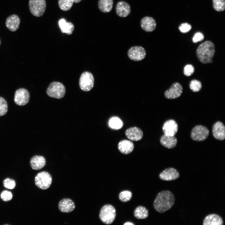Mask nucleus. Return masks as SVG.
<instances>
[{
  "instance_id": "29",
  "label": "nucleus",
  "mask_w": 225,
  "mask_h": 225,
  "mask_svg": "<svg viewBox=\"0 0 225 225\" xmlns=\"http://www.w3.org/2000/svg\"><path fill=\"white\" fill-rule=\"evenodd\" d=\"M214 9L218 12L223 11L225 9V0H212Z\"/></svg>"
},
{
  "instance_id": "10",
  "label": "nucleus",
  "mask_w": 225,
  "mask_h": 225,
  "mask_svg": "<svg viewBox=\"0 0 225 225\" xmlns=\"http://www.w3.org/2000/svg\"><path fill=\"white\" fill-rule=\"evenodd\" d=\"M128 55L129 58L134 61H140L146 56L145 49L142 47L135 46L131 47L128 50Z\"/></svg>"
},
{
  "instance_id": "28",
  "label": "nucleus",
  "mask_w": 225,
  "mask_h": 225,
  "mask_svg": "<svg viewBox=\"0 0 225 225\" xmlns=\"http://www.w3.org/2000/svg\"><path fill=\"white\" fill-rule=\"evenodd\" d=\"M109 124L111 128L115 129H120L123 126L122 122L117 117L112 118L109 121Z\"/></svg>"
},
{
  "instance_id": "8",
  "label": "nucleus",
  "mask_w": 225,
  "mask_h": 225,
  "mask_svg": "<svg viewBox=\"0 0 225 225\" xmlns=\"http://www.w3.org/2000/svg\"><path fill=\"white\" fill-rule=\"evenodd\" d=\"M209 134V131L206 127L198 125L194 127L192 129L191 137L193 140L201 142L207 138Z\"/></svg>"
},
{
  "instance_id": "12",
  "label": "nucleus",
  "mask_w": 225,
  "mask_h": 225,
  "mask_svg": "<svg viewBox=\"0 0 225 225\" xmlns=\"http://www.w3.org/2000/svg\"><path fill=\"white\" fill-rule=\"evenodd\" d=\"M179 176V172L176 169L169 168L163 171L159 174V178L164 181H171L177 179Z\"/></svg>"
},
{
  "instance_id": "13",
  "label": "nucleus",
  "mask_w": 225,
  "mask_h": 225,
  "mask_svg": "<svg viewBox=\"0 0 225 225\" xmlns=\"http://www.w3.org/2000/svg\"><path fill=\"white\" fill-rule=\"evenodd\" d=\"M178 129V124L172 119L166 121L162 127L163 132L164 134L166 135L174 136L177 133Z\"/></svg>"
},
{
  "instance_id": "33",
  "label": "nucleus",
  "mask_w": 225,
  "mask_h": 225,
  "mask_svg": "<svg viewBox=\"0 0 225 225\" xmlns=\"http://www.w3.org/2000/svg\"><path fill=\"white\" fill-rule=\"evenodd\" d=\"M3 184L5 188L10 189L14 188L16 187L15 181L14 180L9 178H7L4 180L3 182Z\"/></svg>"
},
{
  "instance_id": "39",
  "label": "nucleus",
  "mask_w": 225,
  "mask_h": 225,
  "mask_svg": "<svg viewBox=\"0 0 225 225\" xmlns=\"http://www.w3.org/2000/svg\"><path fill=\"white\" fill-rule=\"evenodd\" d=\"M73 2L76 3H79L82 0H73Z\"/></svg>"
},
{
  "instance_id": "35",
  "label": "nucleus",
  "mask_w": 225,
  "mask_h": 225,
  "mask_svg": "<svg viewBox=\"0 0 225 225\" xmlns=\"http://www.w3.org/2000/svg\"><path fill=\"white\" fill-rule=\"evenodd\" d=\"M194 71V68L192 65L188 64L184 68L183 73L185 76H190L193 74Z\"/></svg>"
},
{
  "instance_id": "19",
  "label": "nucleus",
  "mask_w": 225,
  "mask_h": 225,
  "mask_svg": "<svg viewBox=\"0 0 225 225\" xmlns=\"http://www.w3.org/2000/svg\"><path fill=\"white\" fill-rule=\"evenodd\" d=\"M58 207L62 212L69 213L72 211L75 208L74 202L69 198H63L58 203Z\"/></svg>"
},
{
  "instance_id": "34",
  "label": "nucleus",
  "mask_w": 225,
  "mask_h": 225,
  "mask_svg": "<svg viewBox=\"0 0 225 225\" xmlns=\"http://www.w3.org/2000/svg\"><path fill=\"white\" fill-rule=\"evenodd\" d=\"M12 193L8 190H4L1 193L0 197L3 201L7 202L11 200L12 198Z\"/></svg>"
},
{
  "instance_id": "6",
  "label": "nucleus",
  "mask_w": 225,
  "mask_h": 225,
  "mask_svg": "<svg viewBox=\"0 0 225 225\" xmlns=\"http://www.w3.org/2000/svg\"><path fill=\"white\" fill-rule=\"evenodd\" d=\"M29 7L31 13L36 17H40L44 13L46 7L45 0H29Z\"/></svg>"
},
{
  "instance_id": "1",
  "label": "nucleus",
  "mask_w": 225,
  "mask_h": 225,
  "mask_svg": "<svg viewBox=\"0 0 225 225\" xmlns=\"http://www.w3.org/2000/svg\"><path fill=\"white\" fill-rule=\"evenodd\" d=\"M175 201V197L171 191H162L156 196L153 202V207L157 212L162 213L170 209L174 205Z\"/></svg>"
},
{
  "instance_id": "15",
  "label": "nucleus",
  "mask_w": 225,
  "mask_h": 225,
  "mask_svg": "<svg viewBox=\"0 0 225 225\" xmlns=\"http://www.w3.org/2000/svg\"><path fill=\"white\" fill-rule=\"evenodd\" d=\"M212 133L214 137L219 140H223L225 138V127L220 121L215 123L212 128Z\"/></svg>"
},
{
  "instance_id": "16",
  "label": "nucleus",
  "mask_w": 225,
  "mask_h": 225,
  "mask_svg": "<svg viewBox=\"0 0 225 225\" xmlns=\"http://www.w3.org/2000/svg\"><path fill=\"white\" fill-rule=\"evenodd\" d=\"M125 134L128 138L132 141H139L142 139L143 136L142 131L138 128L135 127L127 129Z\"/></svg>"
},
{
  "instance_id": "9",
  "label": "nucleus",
  "mask_w": 225,
  "mask_h": 225,
  "mask_svg": "<svg viewBox=\"0 0 225 225\" xmlns=\"http://www.w3.org/2000/svg\"><path fill=\"white\" fill-rule=\"evenodd\" d=\"M30 98V93L25 88H20L15 92L14 102L18 105L24 106L29 102Z\"/></svg>"
},
{
  "instance_id": "25",
  "label": "nucleus",
  "mask_w": 225,
  "mask_h": 225,
  "mask_svg": "<svg viewBox=\"0 0 225 225\" xmlns=\"http://www.w3.org/2000/svg\"><path fill=\"white\" fill-rule=\"evenodd\" d=\"M113 3V0H99L98 6L101 12L103 13H108L112 10Z\"/></svg>"
},
{
  "instance_id": "3",
  "label": "nucleus",
  "mask_w": 225,
  "mask_h": 225,
  "mask_svg": "<svg viewBox=\"0 0 225 225\" xmlns=\"http://www.w3.org/2000/svg\"><path fill=\"white\" fill-rule=\"evenodd\" d=\"M116 216V211L110 204H106L101 208L99 217L101 221L106 224H110L114 221Z\"/></svg>"
},
{
  "instance_id": "38",
  "label": "nucleus",
  "mask_w": 225,
  "mask_h": 225,
  "mask_svg": "<svg viewBox=\"0 0 225 225\" xmlns=\"http://www.w3.org/2000/svg\"><path fill=\"white\" fill-rule=\"evenodd\" d=\"M124 225H134L133 223L132 222H126L124 224Z\"/></svg>"
},
{
  "instance_id": "11",
  "label": "nucleus",
  "mask_w": 225,
  "mask_h": 225,
  "mask_svg": "<svg viewBox=\"0 0 225 225\" xmlns=\"http://www.w3.org/2000/svg\"><path fill=\"white\" fill-rule=\"evenodd\" d=\"M183 91L182 86L178 82L173 83L164 93L165 97L168 99H174L180 97Z\"/></svg>"
},
{
  "instance_id": "2",
  "label": "nucleus",
  "mask_w": 225,
  "mask_h": 225,
  "mask_svg": "<svg viewBox=\"0 0 225 225\" xmlns=\"http://www.w3.org/2000/svg\"><path fill=\"white\" fill-rule=\"evenodd\" d=\"M215 52V46L213 43L210 41H206L198 47L196 51L198 58L202 63L207 64L212 63V58Z\"/></svg>"
},
{
  "instance_id": "23",
  "label": "nucleus",
  "mask_w": 225,
  "mask_h": 225,
  "mask_svg": "<svg viewBox=\"0 0 225 225\" xmlns=\"http://www.w3.org/2000/svg\"><path fill=\"white\" fill-rule=\"evenodd\" d=\"M118 149L120 152L124 154H128L133 150L134 145L132 142L127 140L120 141L118 144Z\"/></svg>"
},
{
  "instance_id": "17",
  "label": "nucleus",
  "mask_w": 225,
  "mask_h": 225,
  "mask_svg": "<svg viewBox=\"0 0 225 225\" xmlns=\"http://www.w3.org/2000/svg\"><path fill=\"white\" fill-rule=\"evenodd\" d=\"M142 28L147 32L153 31L156 27V23L155 19L152 17L146 16L142 18L140 22Z\"/></svg>"
},
{
  "instance_id": "27",
  "label": "nucleus",
  "mask_w": 225,
  "mask_h": 225,
  "mask_svg": "<svg viewBox=\"0 0 225 225\" xmlns=\"http://www.w3.org/2000/svg\"><path fill=\"white\" fill-rule=\"evenodd\" d=\"M73 3V0H58V4L60 8L64 11L69 10L72 8Z\"/></svg>"
},
{
  "instance_id": "36",
  "label": "nucleus",
  "mask_w": 225,
  "mask_h": 225,
  "mask_svg": "<svg viewBox=\"0 0 225 225\" xmlns=\"http://www.w3.org/2000/svg\"><path fill=\"white\" fill-rule=\"evenodd\" d=\"M191 25L187 23H183L180 25L179 27L180 31L182 33H186L189 32L191 29Z\"/></svg>"
},
{
  "instance_id": "14",
  "label": "nucleus",
  "mask_w": 225,
  "mask_h": 225,
  "mask_svg": "<svg viewBox=\"0 0 225 225\" xmlns=\"http://www.w3.org/2000/svg\"><path fill=\"white\" fill-rule=\"evenodd\" d=\"M115 10L117 15L122 18L127 17L131 12L130 6L129 4L123 1H119L117 3Z\"/></svg>"
},
{
  "instance_id": "7",
  "label": "nucleus",
  "mask_w": 225,
  "mask_h": 225,
  "mask_svg": "<svg viewBox=\"0 0 225 225\" xmlns=\"http://www.w3.org/2000/svg\"><path fill=\"white\" fill-rule=\"evenodd\" d=\"M94 78L92 74L88 72L82 73L80 77L79 84L80 88L83 91H90L94 85Z\"/></svg>"
},
{
  "instance_id": "30",
  "label": "nucleus",
  "mask_w": 225,
  "mask_h": 225,
  "mask_svg": "<svg viewBox=\"0 0 225 225\" xmlns=\"http://www.w3.org/2000/svg\"><path fill=\"white\" fill-rule=\"evenodd\" d=\"M132 194L130 191L125 190L121 192L119 195V200L123 202L129 201L132 198Z\"/></svg>"
},
{
  "instance_id": "37",
  "label": "nucleus",
  "mask_w": 225,
  "mask_h": 225,
  "mask_svg": "<svg viewBox=\"0 0 225 225\" xmlns=\"http://www.w3.org/2000/svg\"><path fill=\"white\" fill-rule=\"evenodd\" d=\"M204 38V37L202 33L200 32H197L194 36L192 38V41L193 42L196 43L202 41Z\"/></svg>"
},
{
  "instance_id": "20",
  "label": "nucleus",
  "mask_w": 225,
  "mask_h": 225,
  "mask_svg": "<svg viewBox=\"0 0 225 225\" xmlns=\"http://www.w3.org/2000/svg\"><path fill=\"white\" fill-rule=\"evenodd\" d=\"M160 142L161 144L164 147L171 149L176 146L177 140L174 136L164 134L161 137Z\"/></svg>"
},
{
  "instance_id": "21",
  "label": "nucleus",
  "mask_w": 225,
  "mask_h": 225,
  "mask_svg": "<svg viewBox=\"0 0 225 225\" xmlns=\"http://www.w3.org/2000/svg\"><path fill=\"white\" fill-rule=\"evenodd\" d=\"M30 163L32 169L39 170L45 166L46 164V160L42 156L35 155L31 158Z\"/></svg>"
},
{
  "instance_id": "4",
  "label": "nucleus",
  "mask_w": 225,
  "mask_h": 225,
  "mask_svg": "<svg viewBox=\"0 0 225 225\" xmlns=\"http://www.w3.org/2000/svg\"><path fill=\"white\" fill-rule=\"evenodd\" d=\"M47 93L49 97L57 99L63 98L65 93L66 89L64 85L61 83L53 82L48 88Z\"/></svg>"
},
{
  "instance_id": "40",
  "label": "nucleus",
  "mask_w": 225,
  "mask_h": 225,
  "mask_svg": "<svg viewBox=\"0 0 225 225\" xmlns=\"http://www.w3.org/2000/svg\"><path fill=\"white\" fill-rule=\"evenodd\" d=\"M0 44H1V41H0Z\"/></svg>"
},
{
  "instance_id": "32",
  "label": "nucleus",
  "mask_w": 225,
  "mask_h": 225,
  "mask_svg": "<svg viewBox=\"0 0 225 225\" xmlns=\"http://www.w3.org/2000/svg\"><path fill=\"white\" fill-rule=\"evenodd\" d=\"M8 111L7 101L3 97H0V117L6 114Z\"/></svg>"
},
{
  "instance_id": "18",
  "label": "nucleus",
  "mask_w": 225,
  "mask_h": 225,
  "mask_svg": "<svg viewBox=\"0 0 225 225\" xmlns=\"http://www.w3.org/2000/svg\"><path fill=\"white\" fill-rule=\"evenodd\" d=\"M20 22V20L18 16L13 14L7 18L5 21V25L9 30L15 32L18 28Z\"/></svg>"
},
{
  "instance_id": "31",
  "label": "nucleus",
  "mask_w": 225,
  "mask_h": 225,
  "mask_svg": "<svg viewBox=\"0 0 225 225\" xmlns=\"http://www.w3.org/2000/svg\"><path fill=\"white\" fill-rule=\"evenodd\" d=\"M190 88L192 91L194 92H199L202 87L201 82L197 80H193L190 83Z\"/></svg>"
},
{
  "instance_id": "5",
  "label": "nucleus",
  "mask_w": 225,
  "mask_h": 225,
  "mask_svg": "<svg viewBox=\"0 0 225 225\" xmlns=\"http://www.w3.org/2000/svg\"><path fill=\"white\" fill-rule=\"evenodd\" d=\"M52 178L50 174L46 171H42L38 173L35 178L36 185L39 188L45 190L51 186Z\"/></svg>"
},
{
  "instance_id": "24",
  "label": "nucleus",
  "mask_w": 225,
  "mask_h": 225,
  "mask_svg": "<svg viewBox=\"0 0 225 225\" xmlns=\"http://www.w3.org/2000/svg\"><path fill=\"white\" fill-rule=\"evenodd\" d=\"M58 24L61 32L62 33H66L67 35L71 34L74 29V24L71 22H67L64 18L59 20Z\"/></svg>"
},
{
  "instance_id": "22",
  "label": "nucleus",
  "mask_w": 225,
  "mask_h": 225,
  "mask_svg": "<svg viewBox=\"0 0 225 225\" xmlns=\"http://www.w3.org/2000/svg\"><path fill=\"white\" fill-rule=\"evenodd\" d=\"M223 222L219 215L216 214H211L206 216L204 218L203 225H222Z\"/></svg>"
},
{
  "instance_id": "26",
  "label": "nucleus",
  "mask_w": 225,
  "mask_h": 225,
  "mask_svg": "<svg viewBox=\"0 0 225 225\" xmlns=\"http://www.w3.org/2000/svg\"><path fill=\"white\" fill-rule=\"evenodd\" d=\"M134 215L138 219H144L148 216V211L145 207L141 206H139L135 209Z\"/></svg>"
}]
</instances>
